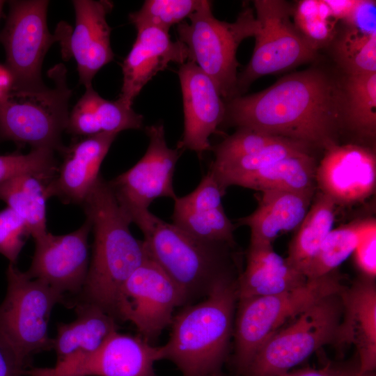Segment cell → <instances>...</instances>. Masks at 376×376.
I'll return each instance as SVG.
<instances>
[{
	"instance_id": "cell-22",
	"label": "cell",
	"mask_w": 376,
	"mask_h": 376,
	"mask_svg": "<svg viewBox=\"0 0 376 376\" xmlns=\"http://www.w3.org/2000/svg\"><path fill=\"white\" fill-rule=\"evenodd\" d=\"M224 194L208 171L193 191L174 200L173 224L198 239L235 248V226L224 212Z\"/></svg>"
},
{
	"instance_id": "cell-28",
	"label": "cell",
	"mask_w": 376,
	"mask_h": 376,
	"mask_svg": "<svg viewBox=\"0 0 376 376\" xmlns=\"http://www.w3.org/2000/svg\"><path fill=\"white\" fill-rule=\"evenodd\" d=\"M316 169V161L309 152L300 153L260 169L237 185L260 191L276 189L314 195Z\"/></svg>"
},
{
	"instance_id": "cell-7",
	"label": "cell",
	"mask_w": 376,
	"mask_h": 376,
	"mask_svg": "<svg viewBox=\"0 0 376 376\" xmlns=\"http://www.w3.org/2000/svg\"><path fill=\"white\" fill-rule=\"evenodd\" d=\"M176 30L178 40L187 48L188 61L195 63L216 84L222 97L237 93L236 52L242 40L254 37L258 23L252 8H244L232 23L220 21L212 12V3L203 0Z\"/></svg>"
},
{
	"instance_id": "cell-34",
	"label": "cell",
	"mask_w": 376,
	"mask_h": 376,
	"mask_svg": "<svg viewBox=\"0 0 376 376\" xmlns=\"http://www.w3.org/2000/svg\"><path fill=\"white\" fill-rule=\"evenodd\" d=\"M203 0H146L141 8L129 15L136 29L155 27L168 31L201 6Z\"/></svg>"
},
{
	"instance_id": "cell-41",
	"label": "cell",
	"mask_w": 376,
	"mask_h": 376,
	"mask_svg": "<svg viewBox=\"0 0 376 376\" xmlns=\"http://www.w3.org/2000/svg\"><path fill=\"white\" fill-rule=\"evenodd\" d=\"M375 1H356L347 17L344 19L347 26L367 33L376 32Z\"/></svg>"
},
{
	"instance_id": "cell-5",
	"label": "cell",
	"mask_w": 376,
	"mask_h": 376,
	"mask_svg": "<svg viewBox=\"0 0 376 376\" xmlns=\"http://www.w3.org/2000/svg\"><path fill=\"white\" fill-rule=\"evenodd\" d=\"M54 82L35 88H12L0 101V139L32 148L61 152L63 132L67 130L69 100L72 91L67 84L63 63L49 70Z\"/></svg>"
},
{
	"instance_id": "cell-25",
	"label": "cell",
	"mask_w": 376,
	"mask_h": 376,
	"mask_svg": "<svg viewBox=\"0 0 376 376\" xmlns=\"http://www.w3.org/2000/svg\"><path fill=\"white\" fill-rule=\"evenodd\" d=\"M73 305L76 319L59 324L53 338L56 363L74 361L94 352L118 329L116 319L100 308L85 303Z\"/></svg>"
},
{
	"instance_id": "cell-17",
	"label": "cell",
	"mask_w": 376,
	"mask_h": 376,
	"mask_svg": "<svg viewBox=\"0 0 376 376\" xmlns=\"http://www.w3.org/2000/svg\"><path fill=\"white\" fill-rule=\"evenodd\" d=\"M315 181L336 205L362 202L375 190V154L356 144H333L317 165Z\"/></svg>"
},
{
	"instance_id": "cell-13",
	"label": "cell",
	"mask_w": 376,
	"mask_h": 376,
	"mask_svg": "<svg viewBox=\"0 0 376 376\" xmlns=\"http://www.w3.org/2000/svg\"><path fill=\"white\" fill-rule=\"evenodd\" d=\"M149 145L143 157L130 169L109 182L125 210H148L159 197L175 200L173 177L181 153L166 142L162 124L146 127Z\"/></svg>"
},
{
	"instance_id": "cell-1",
	"label": "cell",
	"mask_w": 376,
	"mask_h": 376,
	"mask_svg": "<svg viewBox=\"0 0 376 376\" xmlns=\"http://www.w3.org/2000/svg\"><path fill=\"white\" fill-rule=\"evenodd\" d=\"M224 120L325 150L337 143L342 124L340 88L320 70L294 72L263 91L229 100Z\"/></svg>"
},
{
	"instance_id": "cell-12",
	"label": "cell",
	"mask_w": 376,
	"mask_h": 376,
	"mask_svg": "<svg viewBox=\"0 0 376 376\" xmlns=\"http://www.w3.org/2000/svg\"><path fill=\"white\" fill-rule=\"evenodd\" d=\"M185 306L180 289L150 258L124 283L118 301V321L131 322L150 343L171 325L174 309Z\"/></svg>"
},
{
	"instance_id": "cell-39",
	"label": "cell",
	"mask_w": 376,
	"mask_h": 376,
	"mask_svg": "<svg viewBox=\"0 0 376 376\" xmlns=\"http://www.w3.org/2000/svg\"><path fill=\"white\" fill-rule=\"evenodd\" d=\"M376 221L375 219L361 235L353 253L354 261L363 276H376Z\"/></svg>"
},
{
	"instance_id": "cell-38",
	"label": "cell",
	"mask_w": 376,
	"mask_h": 376,
	"mask_svg": "<svg viewBox=\"0 0 376 376\" xmlns=\"http://www.w3.org/2000/svg\"><path fill=\"white\" fill-rule=\"evenodd\" d=\"M29 235L23 219L7 207L0 211V253L15 265Z\"/></svg>"
},
{
	"instance_id": "cell-30",
	"label": "cell",
	"mask_w": 376,
	"mask_h": 376,
	"mask_svg": "<svg viewBox=\"0 0 376 376\" xmlns=\"http://www.w3.org/2000/svg\"><path fill=\"white\" fill-rule=\"evenodd\" d=\"M47 183L31 174L0 183V199L23 219L33 239L47 232L46 202L49 198Z\"/></svg>"
},
{
	"instance_id": "cell-23",
	"label": "cell",
	"mask_w": 376,
	"mask_h": 376,
	"mask_svg": "<svg viewBox=\"0 0 376 376\" xmlns=\"http://www.w3.org/2000/svg\"><path fill=\"white\" fill-rule=\"evenodd\" d=\"M261 192L256 210L237 221V224L250 228L251 246L272 245L281 233L297 229L314 196L276 189Z\"/></svg>"
},
{
	"instance_id": "cell-42",
	"label": "cell",
	"mask_w": 376,
	"mask_h": 376,
	"mask_svg": "<svg viewBox=\"0 0 376 376\" xmlns=\"http://www.w3.org/2000/svg\"><path fill=\"white\" fill-rule=\"evenodd\" d=\"M24 369L12 350L0 340V376H22Z\"/></svg>"
},
{
	"instance_id": "cell-44",
	"label": "cell",
	"mask_w": 376,
	"mask_h": 376,
	"mask_svg": "<svg viewBox=\"0 0 376 376\" xmlns=\"http://www.w3.org/2000/svg\"><path fill=\"white\" fill-rule=\"evenodd\" d=\"M13 86V79L11 73L4 64L0 63V101L8 95Z\"/></svg>"
},
{
	"instance_id": "cell-14",
	"label": "cell",
	"mask_w": 376,
	"mask_h": 376,
	"mask_svg": "<svg viewBox=\"0 0 376 376\" xmlns=\"http://www.w3.org/2000/svg\"><path fill=\"white\" fill-rule=\"evenodd\" d=\"M159 347L140 335L113 333L96 351L52 368L24 370L26 376H156Z\"/></svg>"
},
{
	"instance_id": "cell-37",
	"label": "cell",
	"mask_w": 376,
	"mask_h": 376,
	"mask_svg": "<svg viewBox=\"0 0 376 376\" xmlns=\"http://www.w3.org/2000/svg\"><path fill=\"white\" fill-rule=\"evenodd\" d=\"M283 138L249 128H238L233 134L212 148L214 153L212 164L223 163L258 151Z\"/></svg>"
},
{
	"instance_id": "cell-40",
	"label": "cell",
	"mask_w": 376,
	"mask_h": 376,
	"mask_svg": "<svg viewBox=\"0 0 376 376\" xmlns=\"http://www.w3.org/2000/svg\"><path fill=\"white\" fill-rule=\"evenodd\" d=\"M359 373V361L357 355L347 361L327 363L321 368L297 369L276 376H357Z\"/></svg>"
},
{
	"instance_id": "cell-43",
	"label": "cell",
	"mask_w": 376,
	"mask_h": 376,
	"mask_svg": "<svg viewBox=\"0 0 376 376\" xmlns=\"http://www.w3.org/2000/svg\"><path fill=\"white\" fill-rule=\"evenodd\" d=\"M336 20H344L350 14L356 1H325Z\"/></svg>"
},
{
	"instance_id": "cell-10",
	"label": "cell",
	"mask_w": 376,
	"mask_h": 376,
	"mask_svg": "<svg viewBox=\"0 0 376 376\" xmlns=\"http://www.w3.org/2000/svg\"><path fill=\"white\" fill-rule=\"evenodd\" d=\"M258 30L252 57L237 78V90L246 89L260 77L311 61L318 56L290 19L288 3L279 0L254 1Z\"/></svg>"
},
{
	"instance_id": "cell-35",
	"label": "cell",
	"mask_w": 376,
	"mask_h": 376,
	"mask_svg": "<svg viewBox=\"0 0 376 376\" xmlns=\"http://www.w3.org/2000/svg\"><path fill=\"white\" fill-rule=\"evenodd\" d=\"M294 14L296 28L317 50L333 39L336 19L325 1H300Z\"/></svg>"
},
{
	"instance_id": "cell-21",
	"label": "cell",
	"mask_w": 376,
	"mask_h": 376,
	"mask_svg": "<svg viewBox=\"0 0 376 376\" xmlns=\"http://www.w3.org/2000/svg\"><path fill=\"white\" fill-rule=\"evenodd\" d=\"M136 40L121 64L123 85L118 100L132 107L136 97L156 74L173 62L189 59L187 47L172 41L169 32L155 27L136 29Z\"/></svg>"
},
{
	"instance_id": "cell-45",
	"label": "cell",
	"mask_w": 376,
	"mask_h": 376,
	"mask_svg": "<svg viewBox=\"0 0 376 376\" xmlns=\"http://www.w3.org/2000/svg\"><path fill=\"white\" fill-rule=\"evenodd\" d=\"M357 376H376V373L375 371H370L359 374Z\"/></svg>"
},
{
	"instance_id": "cell-9",
	"label": "cell",
	"mask_w": 376,
	"mask_h": 376,
	"mask_svg": "<svg viewBox=\"0 0 376 376\" xmlns=\"http://www.w3.org/2000/svg\"><path fill=\"white\" fill-rule=\"evenodd\" d=\"M6 275L7 291L0 304V340L24 366L31 354L53 349L49 320L52 308L64 301L65 295L30 278L11 263Z\"/></svg>"
},
{
	"instance_id": "cell-3",
	"label": "cell",
	"mask_w": 376,
	"mask_h": 376,
	"mask_svg": "<svg viewBox=\"0 0 376 376\" xmlns=\"http://www.w3.org/2000/svg\"><path fill=\"white\" fill-rule=\"evenodd\" d=\"M240 274L224 276L203 301L186 305L173 317L169 340L159 347V360L173 362L183 376H222L233 335Z\"/></svg>"
},
{
	"instance_id": "cell-24",
	"label": "cell",
	"mask_w": 376,
	"mask_h": 376,
	"mask_svg": "<svg viewBox=\"0 0 376 376\" xmlns=\"http://www.w3.org/2000/svg\"><path fill=\"white\" fill-rule=\"evenodd\" d=\"M307 281L272 245H249L246 268L237 278V298L274 295L300 287Z\"/></svg>"
},
{
	"instance_id": "cell-26",
	"label": "cell",
	"mask_w": 376,
	"mask_h": 376,
	"mask_svg": "<svg viewBox=\"0 0 376 376\" xmlns=\"http://www.w3.org/2000/svg\"><path fill=\"white\" fill-rule=\"evenodd\" d=\"M143 117L118 100L109 101L93 87L84 93L70 111L66 131L84 136L102 133L118 134L129 129H140Z\"/></svg>"
},
{
	"instance_id": "cell-6",
	"label": "cell",
	"mask_w": 376,
	"mask_h": 376,
	"mask_svg": "<svg viewBox=\"0 0 376 376\" xmlns=\"http://www.w3.org/2000/svg\"><path fill=\"white\" fill-rule=\"evenodd\" d=\"M344 286L335 270L282 293L237 300L233 361L237 375L241 376L259 347L285 322Z\"/></svg>"
},
{
	"instance_id": "cell-19",
	"label": "cell",
	"mask_w": 376,
	"mask_h": 376,
	"mask_svg": "<svg viewBox=\"0 0 376 376\" xmlns=\"http://www.w3.org/2000/svg\"><path fill=\"white\" fill-rule=\"evenodd\" d=\"M116 136L102 133L84 136L64 147L63 161L47 183L49 198L57 196L65 203L82 205L100 176V166Z\"/></svg>"
},
{
	"instance_id": "cell-36",
	"label": "cell",
	"mask_w": 376,
	"mask_h": 376,
	"mask_svg": "<svg viewBox=\"0 0 376 376\" xmlns=\"http://www.w3.org/2000/svg\"><path fill=\"white\" fill-rule=\"evenodd\" d=\"M54 152L41 148H32L27 154L0 155V183L22 174H31L48 182L55 175L58 167Z\"/></svg>"
},
{
	"instance_id": "cell-8",
	"label": "cell",
	"mask_w": 376,
	"mask_h": 376,
	"mask_svg": "<svg viewBox=\"0 0 376 376\" xmlns=\"http://www.w3.org/2000/svg\"><path fill=\"white\" fill-rule=\"evenodd\" d=\"M339 292L322 299L275 331L259 347L241 376L283 374L322 346L335 344L343 313Z\"/></svg>"
},
{
	"instance_id": "cell-33",
	"label": "cell",
	"mask_w": 376,
	"mask_h": 376,
	"mask_svg": "<svg viewBox=\"0 0 376 376\" xmlns=\"http://www.w3.org/2000/svg\"><path fill=\"white\" fill-rule=\"evenodd\" d=\"M335 55L347 75L376 72V32L347 26L336 42Z\"/></svg>"
},
{
	"instance_id": "cell-16",
	"label": "cell",
	"mask_w": 376,
	"mask_h": 376,
	"mask_svg": "<svg viewBox=\"0 0 376 376\" xmlns=\"http://www.w3.org/2000/svg\"><path fill=\"white\" fill-rule=\"evenodd\" d=\"M88 219L77 230L65 235L47 232L34 239L35 252L27 275L65 295H79L89 266Z\"/></svg>"
},
{
	"instance_id": "cell-11",
	"label": "cell",
	"mask_w": 376,
	"mask_h": 376,
	"mask_svg": "<svg viewBox=\"0 0 376 376\" xmlns=\"http://www.w3.org/2000/svg\"><path fill=\"white\" fill-rule=\"evenodd\" d=\"M47 0H13L0 32L6 52L5 65L13 79L12 88L39 87L44 58L58 36L50 33L47 21Z\"/></svg>"
},
{
	"instance_id": "cell-27",
	"label": "cell",
	"mask_w": 376,
	"mask_h": 376,
	"mask_svg": "<svg viewBox=\"0 0 376 376\" xmlns=\"http://www.w3.org/2000/svg\"><path fill=\"white\" fill-rule=\"evenodd\" d=\"M336 207L330 197L318 191L290 242L285 259L305 276L323 241L333 229Z\"/></svg>"
},
{
	"instance_id": "cell-4",
	"label": "cell",
	"mask_w": 376,
	"mask_h": 376,
	"mask_svg": "<svg viewBox=\"0 0 376 376\" xmlns=\"http://www.w3.org/2000/svg\"><path fill=\"white\" fill-rule=\"evenodd\" d=\"M125 211L142 231L149 258L180 289L185 306L205 297L221 278L237 272L234 247L198 239L148 209Z\"/></svg>"
},
{
	"instance_id": "cell-31",
	"label": "cell",
	"mask_w": 376,
	"mask_h": 376,
	"mask_svg": "<svg viewBox=\"0 0 376 376\" xmlns=\"http://www.w3.org/2000/svg\"><path fill=\"white\" fill-rule=\"evenodd\" d=\"M311 147L297 141L283 138L263 149L220 164H212L210 171L221 190L226 193L244 178L288 156L309 152Z\"/></svg>"
},
{
	"instance_id": "cell-15",
	"label": "cell",
	"mask_w": 376,
	"mask_h": 376,
	"mask_svg": "<svg viewBox=\"0 0 376 376\" xmlns=\"http://www.w3.org/2000/svg\"><path fill=\"white\" fill-rule=\"evenodd\" d=\"M75 24L73 30L66 25L56 31L61 44L63 59L73 57L77 65L79 83L92 86L96 73L113 60L110 43L111 28L107 15L113 3L107 0H73Z\"/></svg>"
},
{
	"instance_id": "cell-29",
	"label": "cell",
	"mask_w": 376,
	"mask_h": 376,
	"mask_svg": "<svg viewBox=\"0 0 376 376\" xmlns=\"http://www.w3.org/2000/svg\"><path fill=\"white\" fill-rule=\"evenodd\" d=\"M341 123L359 136L376 135V72L347 75L340 86Z\"/></svg>"
},
{
	"instance_id": "cell-18",
	"label": "cell",
	"mask_w": 376,
	"mask_h": 376,
	"mask_svg": "<svg viewBox=\"0 0 376 376\" xmlns=\"http://www.w3.org/2000/svg\"><path fill=\"white\" fill-rule=\"evenodd\" d=\"M178 77L185 120L177 148L193 150L201 157L204 152L212 149L209 137L224 120L226 104L214 81L193 61L180 65Z\"/></svg>"
},
{
	"instance_id": "cell-46",
	"label": "cell",
	"mask_w": 376,
	"mask_h": 376,
	"mask_svg": "<svg viewBox=\"0 0 376 376\" xmlns=\"http://www.w3.org/2000/svg\"><path fill=\"white\" fill-rule=\"evenodd\" d=\"M4 3H5L4 1L0 0V17H1V11H2Z\"/></svg>"
},
{
	"instance_id": "cell-2",
	"label": "cell",
	"mask_w": 376,
	"mask_h": 376,
	"mask_svg": "<svg viewBox=\"0 0 376 376\" xmlns=\"http://www.w3.org/2000/svg\"><path fill=\"white\" fill-rule=\"evenodd\" d=\"M94 235L84 285L76 303L96 306L118 321L121 289L133 272L149 258L143 241L130 230V217L109 182L100 176L82 203Z\"/></svg>"
},
{
	"instance_id": "cell-32",
	"label": "cell",
	"mask_w": 376,
	"mask_h": 376,
	"mask_svg": "<svg viewBox=\"0 0 376 376\" xmlns=\"http://www.w3.org/2000/svg\"><path fill=\"white\" fill-rule=\"evenodd\" d=\"M375 219L357 220L332 229L323 241L306 276L313 279L328 274L353 253L361 235Z\"/></svg>"
},
{
	"instance_id": "cell-20",
	"label": "cell",
	"mask_w": 376,
	"mask_h": 376,
	"mask_svg": "<svg viewBox=\"0 0 376 376\" xmlns=\"http://www.w3.org/2000/svg\"><path fill=\"white\" fill-rule=\"evenodd\" d=\"M375 279L361 275L339 295L343 313L334 345H354L357 350L359 373L376 369Z\"/></svg>"
}]
</instances>
